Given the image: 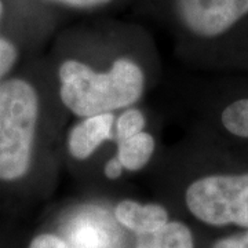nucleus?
<instances>
[{
	"mask_svg": "<svg viewBox=\"0 0 248 248\" xmlns=\"http://www.w3.org/2000/svg\"><path fill=\"white\" fill-rule=\"evenodd\" d=\"M175 13L210 63L248 72V0H175Z\"/></svg>",
	"mask_w": 248,
	"mask_h": 248,
	"instance_id": "1",
	"label": "nucleus"
},
{
	"mask_svg": "<svg viewBox=\"0 0 248 248\" xmlns=\"http://www.w3.org/2000/svg\"><path fill=\"white\" fill-rule=\"evenodd\" d=\"M58 78L62 104L81 117L130 107L141 98L145 87L141 66L130 58L116 60L107 72L68 60L60 66Z\"/></svg>",
	"mask_w": 248,
	"mask_h": 248,
	"instance_id": "2",
	"label": "nucleus"
},
{
	"mask_svg": "<svg viewBox=\"0 0 248 248\" xmlns=\"http://www.w3.org/2000/svg\"><path fill=\"white\" fill-rule=\"evenodd\" d=\"M40 101L32 83L7 78L0 83V182L27 177L33 159Z\"/></svg>",
	"mask_w": 248,
	"mask_h": 248,
	"instance_id": "3",
	"label": "nucleus"
},
{
	"mask_svg": "<svg viewBox=\"0 0 248 248\" xmlns=\"http://www.w3.org/2000/svg\"><path fill=\"white\" fill-rule=\"evenodd\" d=\"M225 156L221 166L204 170L185 190L187 211L199 222L213 228L236 226L248 229L247 161Z\"/></svg>",
	"mask_w": 248,
	"mask_h": 248,
	"instance_id": "4",
	"label": "nucleus"
},
{
	"mask_svg": "<svg viewBox=\"0 0 248 248\" xmlns=\"http://www.w3.org/2000/svg\"><path fill=\"white\" fill-rule=\"evenodd\" d=\"M113 123L115 116L112 113H101L84 117L69 133V155L76 160L89 159L102 142L110 140Z\"/></svg>",
	"mask_w": 248,
	"mask_h": 248,
	"instance_id": "5",
	"label": "nucleus"
},
{
	"mask_svg": "<svg viewBox=\"0 0 248 248\" xmlns=\"http://www.w3.org/2000/svg\"><path fill=\"white\" fill-rule=\"evenodd\" d=\"M217 115L214 116L215 127L225 137L223 142L243 143V155L248 157V89L237 91L234 95L223 99Z\"/></svg>",
	"mask_w": 248,
	"mask_h": 248,
	"instance_id": "6",
	"label": "nucleus"
},
{
	"mask_svg": "<svg viewBox=\"0 0 248 248\" xmlns=\"http://www.w3.org/2000/svg\"><path fill=\"white\" fill-rule=\"evenodd\" d=\"M115 218L125 229L140 236L164 226L169 222V213L161 204L123 200L116 205Z\"/></svg>",
	"mask_w": 248,
	"mask_h": 248,
	"instance_id": "7",
	"label": "nucleus"
},
{
	"mask_svg": "<svg viewBox=\"0 0 248 248\" xmlns=\"http://www.w3.org/2000/svg\"><path fill=\"white\" fill-rule=\"evenodd\" d=\"M137 248H196V241L187 225L169 221L157 231L140 234Z\"/></svg>",
	"mask_w": 248,
	"mask_h": 248,
	"instance_id": "8",
	"label": "nucleus"
},
{
	"mask_svg": "<svg viewBox=\"0 0 248 248\" xmlns=\"http://www.w3.org/2000/svg\"><path fill=\"white\" fill-rule=\"evenodd\" d=\"M155 148V138L149 133L141 131L131 138L117 141V159L125 170L140 171L149 163Z\"/></svg>",
	"mask_w": 248,
	"mask_h": 248,
	"instance_id": "9",
	"label": "nucleus"
},
{
	"mask_svg": "<svg viewBox=\"0 0 248 248\" xmlns=\"http://www.w3.org/2000/svg\"><path fill=\"white\" fill-rule=\"evenodd\" d=\"M146 119L140 109H128L116 122V140L123 141L143 131Z\"/></svg>",
	"mask_w": 248,
	"mask_h": 248,
	"instance_id": "10",
	"label": "nucleus"
},
{
	"mask_svg": "<svg viewBox=\"0 0 248 248\" xmlns=\"http://www.w3.org/2000/svg\"><path fill=\"white\" fill-rule=\"evenodd\" d=\"M18 47L13 40L0 35V83L7 79L18 61Z\"/></svg>",
	"mask_w": 248,
	"mask_h": 248,
	"instance_id": "11",
	"label": "nucleus"
},
{
	"mask_svg": "<svg viewBox=\"0 0 248 248\" xmlns=\"http://www.w3.org/2000/svg\"><path fill=\"white\" fill-rule=\"evenodd\" d=\"M27 248H72V246L53 233H40L29 241Z\"/></svg>",
	"mask_w": 248,
	"mask_h": 248,
	"instance_id": "12",
	"label": "nucleus"
},
{
	"mask_svg": "<svg viewBox=\"0 0 248 248\" xmlns=\"http://www.w3.org/2000/svg\"><path fill=\"white\" fill-rule=\"evenodd\" d=\"M211 248H248V229L218 239Z\"/></svg>",
	"mask_w": 248,
	"mask_h": 248,
	"instance_id": "13",
	"label": "nucleus"
},
{
	"mask_svg": "<svg viewBox=\"0 0 248 248\" xmlns=\"http://www.w3.org/2000/svg\"><path fill=\"white\" fill-rule=\"evenodd\" d=\"M55 3H61L63 6H69L73 9H93L102 4H107L112 0H51Z\"/></svg>",
	"mask_w": 248,
	"mask_h": 248,
	"instance_id": "14",
	"label": "nucleus"
},
{
	"mask_svg": "<svg viewBox=\"0 0 248 248\" xmlns=\"http://www.w3.org/2000/svg\"><path fill=\"white\" fill-rule=\"evenodd\" d=\"M123 170V164L120 163V160L117 159V156H115V157H112L107 163V166H105V175L109 179H117L122 175Z\"/></svg>",
	"mask_w": 248,
	"mask_h": 248,
	"instance_id": "15",
	"label": "nucleus"
},
{
	"mask_svg": "<svg viewBox=\"0 0 248 248\" xmlns=\"http://www.w3.org/2000/svg\"><path fill=\"white\" fill-rule=\"evenodd\" d=\"M3 17H4V1L0 0V22H1Z\"/></svg>",
	"mask_w": 248,
	"mask_h": 248,
	"instance_id": "16",
	"label": "nucleus"
}]
</instances>
